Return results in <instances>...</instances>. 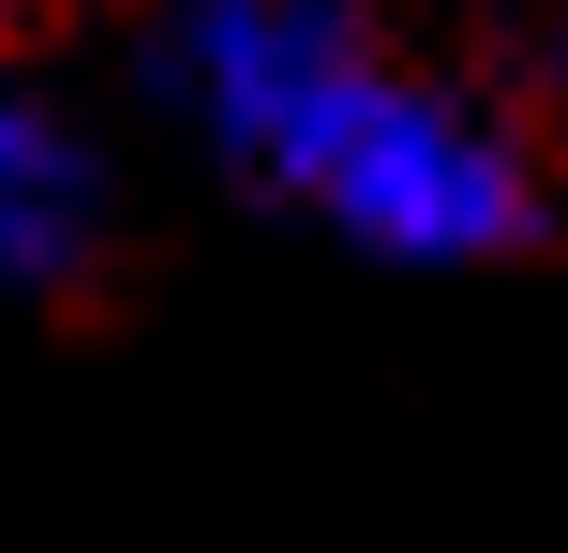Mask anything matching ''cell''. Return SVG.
<instances>
[{
    "label": "cell",
    "instance_id": "obj_2",
    "mask_svg": "<svg viewBox=\"0 0 568 553\" xmlns=\"http://www.w3.org/2000/svg\"><path fill=\"white\" fill-rule=\"evenodd\" d=\"M90 150H75V120L60 105H30L16 75H0V299H30V285H60V269L90 255Z\"/></svg>",
    "mask_w": 568,
    "mask_h": 553
},
{
    "label": "cell",
    "instance_id": "obj_1",
    "mask_svg": "<svg viewBox=\"0 0 568 553\" xmlns=\"http://www.w3.org/2000/svg\"><path fill=\"white\" fill-rule=\"evenodd\" d=\"M165 90L255 195L314 209L329 239L389 269H479L539 239V180L464 90L374 60L359 0H180Z\"/></svg>",
    "mask_w": 568,
    "mask_h": 553
}]
</instances>
